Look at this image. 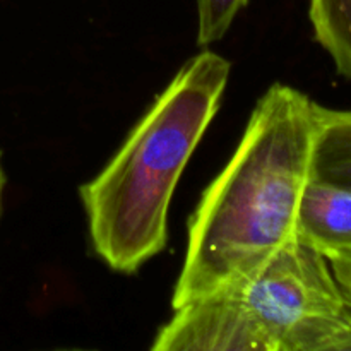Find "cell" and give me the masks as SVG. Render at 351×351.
Returning <instances> with one entry per match:
<instances>
[{"label":"cell","instance_id":"cell-1","mask_svg":"<svg viewBox=\"0 0 351 351\" xmlns=\"http://www.w3.org/2000/svg\"><path fill=\"white\" fill-rule=\"evenodd\" d=\"M321 105L287 84L259 99L242 141L189 223L171 307L235 291L297 237Z\"/></svg>","mask_w":351,"mask_h":351},{"label":"cell","instance_id":"cell-2","mask_svg":"<svg viewBox=\"0 0 351 351\" xmlns=\"http://www.w3.org/2000/svg\"><path fill=\"white\" fill-rule=\"evenodd\" d=\"M230 62L201 51L182 65L119 153L79 191L96 256L132 274L167 247L175 187L218 112Z\"/></svg>","mask_w":351,"mask_h":351},{"label":"cell","instance_id":"cell-3","mask_svg":"<svg viewBox=\"0 0 351 351\" xmlns=\"http://www.w3.org/2000/svg\"><path fill=\"white\" fill-rule=\"evenodd\" d=\"M226 293L239 298L278 351H305L351 328V295L328 257L297 237Z\"/></svg>","mask_w":351,"mask_h":351},{"label":"cell","instance_id":"cell-4","mask_svg":"<svg viewBox=\"0 0 351 351\" xmlns=\"http://www.w3.org/2000/svg\"><path fill=\"white\" fill-rule=\"evenodd\" d=\"M173 311L151 351H278L254 315L230 293L199 298Z\"/></svg>","mask_w":351,"mask_h":351},{"label":"cell","instance_id":"cell-5","mask_svg":"<svg viewBox=\"0 0 351 351\" xmlns=\"http://www.w3.org/2000/svg\"><path fill=\"white\" fill-rule=\"evenodd\" d=\"M297 239L326 257L351 250V191L308 178L298 206Z\"/></svg>","mask_w":351,"mask_h":351},{"label":"cell","instance_id":"cell-6","mask_svg":"<svg viewBox=\"0 0 351 351\" xmlns=\"http://www.w3.org/2000/svg\"><path fill=\"white\" fill-rule=\"evenodd\" d=\"M311 178L351 191V110H319Z\"/></svg>","mask_w":351,"mask_h":351},{"label":"cell","instance_id":"cell-7","mask_svg":"<svg viewBox=\"0 0 351 351\" xmlns=\"http://www.w3.org/2000/svg\"><path fill=\"white\" fill-rule=\"evenodd\" d=\"M308 17L315 40L351 79V0H308Z\"/></svg>","mask_w":351,"mask_h":351},{"label":"cell","instance_id":"cell-8","mask_svg":"<svg viewBox=\"0 0 351 351\" xmlns=\"http://www.w3.org/2000/svg\"><path fill=\"white\" fill-rule=\"evenodd\" d=\"M249 0H195L197 3V45L208 47L228 33L237 14Z\"/></svg>","mask_w":351,"mask_h":351},{"label":"cell","instance_id":"cell-9","mask_svg":"<svg viewBox=\"0 0 351 351\" xmlns=\"http://www.w3.org/2000/svg\"><path fill=\"white\" fill-rule=\"evenodd\" d=\"M328 261L331 264V269L335 273V276L338 278L343 288L351 295V250L335 254V256L328 257Z\"/></svg>","mask_w":351,"mask_h":351},{"label":"cell","instance_id":"cell-10","mask_svg":"<svg viewBox=\"0 0 351 351\" xmlns=\"http://www.w3.org/2000/svg\"><path fill=\"white\" fill-rule=\"evenodd\" d=\"M305 351H351V328Z\"/></svg>","mask_w":351,"mask_h":351},{"label":"cell","instance_id":"cell-11","mask_svg":"<svg viewBox=\"0 0 351 351\" xmlns=\"http://www.w3.org/2000/svg\"><path fill=\"white\" fill-rule=\"evenodd\" d=\"M3 184H5V178H3L2 161H0V209H2V192H3Z\"/></svg>","mask_w":351,"mask_h":351},{"label":"cell","instance_id":"cell-12","mask_svg":"<svg viewBox=\"0 0 351 351\" xmlns=\"http://www.w3.org/2000/svg\"><path fill=\"white\" fill-rule=\"evenodd\" d=\"M53 351H96V350H88V348H60Z\"/></svg>","mask_w":351,"mask_h":351}]
</instances>
